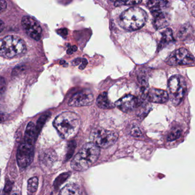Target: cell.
Instances as JSON below:
<instances>
[{
    "mask_svg": "<svg viewBox=\"0 0 195 195\" xmlns=\"http://www.w3.org/2000/svg\"><path fill=\"white\" fill-rule=\"evenodd\" d=\"M53 124L60 136L69 140L77 135L81 122L77 114L72 112H65L57 116Z\"/></svg>",
    "mask_w": 195,
    "mask_h": 195,
    "instance_id": "6da1fadb",
    "label": "cell"
},
{
    "mask_svg": "<svg viewBox=\"0 0 195 195\" xmlns=\"http://www.w3.org/2000/svg\"><path fill=\"white\" fill-rule=\"evenodd\" d=\"M100 153V148L95 143H87L73 158L71 163L72 168L75 171L87 170L96 162Z\"/></svg>",
    "mask_w": 195,
    "mask_h": 195,
    "instance_id": "7a4b0ae2",
    "label": "cell"
},
{
    "mask_svg": "<svg viewBox=\"0 0 195 195\" xmlns=\"http://www.w3.org/2000/svg\"><path fill=\"white\" fill-rule=\"evenodd\" d=\"M146 20L147 15L143 9L133 7L122 12L119 18V24L125 30L133 31L141 28Z\"/></svg>",
    "mask_w": 195,
    "mask_h": 195,
    "instance_id": "3957f363",
    "label": "cell"
},
{
    "mask_svg": "<svg viewBox=\"0 0 195 195\" xmlns=\"http://www.w3.org/2000/svg\"><path fill=\"white\" fill-rule=\"evenodd\" d=\"M26 47L20 37L8 35L0 39V56L10 59L24 54Z\"/></svg>",
    "mask_w": 195,
    "mask_h": 195,
    "instance_id": "277c9868",
    "label": "cell"
},
{
    "mask_svg": "<svg viewBox=\"0 0 195 195\" xmlns=\"http://www.w3.org/2000/svg\"><path fill=\"white\" fill-rule=\"evenodd\" d=\"M168 89L171 103L174 106H178L184 99L187 92L185 79L180 75L172 76L168 81Z\"/></svg>",
    "mask_w": 195,
    "mask_h": 195,
    "instance_id": "5b68a950",
    "label": "cell"
},
{
    "mask_svg": "<svg viewBox=\"0 0 195 195\" xmlns=\"http://www.w3.org/2000/svg\"><path fill=\"white\" fill-rule=\"evenodd\" d=\"M167 6L162 1H154L151 7L150 10L154 17V25L156 29H162L167 28L170 23V16L165 9Z\"/></svg>",
    "mask_w": 195,
    "mask_h": 195,
    "instance_id": "8992f818",
    "label": "cell"
},
{
    "mask_svg": "<svg viewBox=\"0 0 195 195\" xmlns=\"http://www.w3.org/2000/svg\"><path fill=\"white\" fill-rule=\"evenodd\" d=\"M117 138L118 135L114 130L98 129L93 135V143L99 148H107L114 145Z\"/></svg>",
    "mask_w": 195,
    "mask_h": 195,
    "instance_id": "52a82bcc",
    "label": "cell"
},
{
    "mask_svg": "<svg viewBox=\"0 0 195 195\" xmlns=\"http://www.w3.org/2000/svg\"><path fill=\"white\" fill-rule=\"evenodd\" d=\"M195 58L186 49L180 48L172 52L165 62L171 66L189 65L194 64Z\"/></svg>",
    "mask_w": 195,
    "mask_h": 195,
    "instance_id": "ba28073f",
    "label": "cell"
},
{
    "mask_svg": "<svg viewBox=\"0 0 195 195\" xmlns=\"http://www.w3.org/2000/svg\"><path fill=\"white\" fill-rule=\"evenodd\" d=\"M34 144L24 141L18 147L17 153V161L21 168H26L32 163L34 156Z\"/></svg>",
    "mask_w": 195,
    "mask_h": 195,
    "instance_id": "9c48e42d",
    "label": "cell"
},
{
    "mask_svg": "<svg viewBox=\"0 0 195 195\" xmlns=\"http://www.w3.org/2000/svg\"><path fill=\"white\" fill-rule=\"evenodd\" d=\"M21 24L26 34L31 38L36 41H39L41 39V26L34 18L28 16L23 17L21 20Z\"/></svg>",
    "mask_w": 195,
    "mask_h": 195,
    "instance_id": "30bf717a",
    "label": "cell"
},
{
    "mask_svg": "<svg viewBox=\"0 0 195 195\" xmlns=\"http://www.w3.org/2000/svg\"><path fill=\"white\" fill-rule=\"evenodd\" d=\"M94 96L88 89L82 90L74 94L68 101V106L72 107L88 106L93 104Z\"/></svg>",
    "mask_w": 195,
    "mask_h": 195,
    "instance_id": "8fae6325",
    "label": "cell"
},
{
    "mask_svg": "<svg viewBox=\"0 0 195 195\" xmlns=\"http://www.w3.org/2000/svg\"><path fill=\"white\" fill-rule=\"evenodd\" d=\"M115 106L124 112H130L138 108L140 101L138 98L128 95L116 101Z\"/></svg>",
    "mask_w": 195,
    "mask_h": 195,
    "instance_id": "7c38bea8",
    "label": "cell"
},
{
    "mask_svg": "<svg viewBox=\"0 0 195 195\" xmlns=\"http://www.w3.org/2000/svg\"><path fill=\"white\" fill-rule=\"evenodd\" d=\"M146 96L149 101L157 104L165 103L169 99L167 92L164 90L155 88H151L148 90Z\"/></svg>",
    "mask_w": 195,
    "mask_h": 195,
    "instance_id": "4fadbf2b",
    "label": "cell"
},
{
    "mask_svg": "<svg viewBox=\"0 0 195 195\" xmlns=\"http://www.w3.org/2000/svg\"><path fill=\"white\" fill-rule=\"evenodd\" d=\"M37 135L38 134L37 133L34 124L33 122H29L25 132L24 141L34 144Z\"/></svg>",
    "mask_w": 195,
    "mask_h": 195,
    "instance_id": "5bb4252c",
    "label": "cell"
},
{
    "mask_svg": "<svg viewBox=\"0 0 195 195\" xmlns=\"http://www.w3.org/2000/svg\"><path fill=\"white\" fill-rule=\"evenodd\" d=\"M96 104L98 107L104 109H111L114 107L113 104L108 99L107 93L106 92L103 93L98 96Z\"/></svg>",
    "mask_w": 195,
    "mask_h": 195,
    "instance_id": "9a60e30c",
    "label": "cell"
},
{
    "mask_svg": "<svg viewBox=\"0 0 195 195\" xmlns=\"http://www.w3.org/2000/svg\"><path fill=\"white\" fill-rule=\"evenodd\" d=\"M59 195H81V191L77 185L69 184L61 190Z\"/></svg>",
    "mask_w": 195,
    "mask_h": 195,
    "instance_id": "2e32d148",
    "label": "cell"
},
{
    "mask_svg": "<svg viewBox=\"0 0 195 195\" xmlns=\"http://www.w3.org/2000/svg\"><path fill=\"white\" fill-rule=\"evenodd\" d=\"M174 41L173 36V33L170 28H167L163 33H162V36L160 40V42L159 44V48H162L166 45L168 44L169 43L172 42Z\"/></svg>",
    "mask_w": 195,
    "mask_h": 195,
    "instance_id": "e0dca14e",
    "label": "cell"
},
{
    "mask_svg": "<svg viewBox=\"0 0 195 195\" xmlns=\"http://www.w3.org/2000/svg\"><path fill=\"white\" fill-rule=\"evenodd\" d=\"M39 185V180L36 177L31 178L28 181V191L29 194H34L36 192Z\"/></svg>",
    "mask_w": 195,
    "mask_h": 195,
    "instance_id": "ac0fdd59",
    "label": "cell"
},
{
    "mask_svg": "<svg viewBox=\"0 0 195 195\" xmlns=\"http://www.w3.org/2000/svg\"><path fill=\"white\" fill-rule=\"evenodd\" d=\"M50 115V114L49 113H46V114L42 115L41 117L39 119L37 122V125L36 126V129L37 134H39L40 133V132L41 131L42 127L44 126V125L45 124V123L47 122L48 119L49 118Z\"/></svg>",
    "mask_w": 195,
    "mask_h": 195,
    "instance_id": "d6986e66",
    "label": "cell"
},
{
    "mask_svg": "<svg viewBox=\"0 0 195 195\" xmlns=\"http://www.w3.org/2000/svg\"><path fill=\"white\" fill-rule=\"evenodd\" d=\"M181 135V130L179 128H173L171 130L168 136V140L169 141H173L179 138Z\"/></svg>",
    "mask_w": 195,
    "mask_h": 195,
    "instance_id": "ffe728a7",
    "label": "cell"
},
{
    "mask_svg": "<svg viewBox=\"0 0 195 195\" xmlns=\"http://www.w3.org/2000/svg\"><path fill=\"white\" fill-rule=\"evenodd\" d=\"M141 2V1H116L114 2V5L116 7H119V6H122V5H135L136 4H138Z\"/></svg>",
    "mask_w": 195,
    "mask_h": 195,
    "instance_id": "44dd1931",
    "label": "cell"
},
{
    "mask_svg": "<svg viewBox=\"0 0 195 195\" xmlns=\"http://www.w3.org/2000/svg\"><path fill=\"white\" fill-rule=\"evenodd\" d=\"M69 173H63V174L60 175L57 178V179L55 180V182L54 184L55 187H59L61 184H62L69 177Z\"/></svg>",
    "mask_w": 195,
    "mask_h": 195,
    "instance_id": "7402d4cb",
    "label": "cell"
},
{
    "mask_svg": "<svg viewBox=\"0 0 195 195\" xmlns=\"http://www.w3.org/2000/svg\"><path fill=\"white\" fill-rule=\"evenodd\" d=\"M130 133L133 136L135 137H140L142 135L140 129L137 126H134L130 130Z\"/></svg>",
    "mask_w": 195,
    "mask_h": 195,
    "instance_id": "603a6c76",
    "label": "cell"
},
{
    "mask_svg": "<svg viewBox=\"0 0 195 195\" xmlns=\"http://www.w3.org/2000/svg\"><path fill=\"white\" fill-rule=\"evenodd\" d=\"M12 183L10 181H7L2 195H10V192L12 189Z\"/></svg>",
    "mask_w": 195,
    "mask_h": 195,
    "instance_id": "cb8c5ba5",
    "label": "cell"
},
{
    "mask_svg": "<svg viewBox=\"0 0 195 195\" xmlns=\"http://www.w3.org/2000/svg\"><path fill=\"white\" fill-rule=\"evenodd\" d=\"M7 88V82L3 77L0 76V95L3 93Z\"/></svg>",
    "mask_w": 195,
    "mask_h": 195,
    "instance_id": "d4e9b609",
    "label": "cell"
},
{
    "mask_svg": "<svg viewBox=\"0 0 195 195\" xmlns=\"http://www.w3.org/2000/svg\"><path fill=\"white\" fill-rule=\"evenodd\" d=\"M7 8V3L5 1L0 0V13L3 12Z\"/></svg>",
    "mask_w": 195,
    "mask_h": 195,
    "instance_id": "484cf974",
    "label": "cell"
},
{
    "mask_svg": "<svg viewBox=\"0 0 195 195\" xmlns=\"http://www.w3.org/2000/svg\"><path fill=\"white\" fill-rule=\"evenodd\" d=\"M5 120V112H4L2 106L0 105V122Z\"/></svg>",
    "mask_w": 195,
    "mask_h": 195,
    "instance_id": "4316f807",
    "label": "cell"
},
{
    "mask_svg": "<svg viewBox=\"0 0 195 195\" xmlns=\"http://www.w3.org/2000/svg\"><path fill=\"white\" fill-rule=\"evenodd\" d=\"M57 33L61 35V36H63V37H65L67 34H68V31L65 28H63V29H59L58 31H57Z\"/></svg>",
    "mask_w": 195,
    "mask_h": 195,
    "instance_id": "83f0119b",
    "label": "cell"
},
{
    "mask_svg": "<svg viewBox=\"0 0 195 195\" xmlns=\"http://www.w3.org/2000/svg\"><path fill=\"white\" fill-rule=\"evenodd\" d=\"M88 64V61L87 59L85 58H83L82 59L81 63L80 64V65L79 66V69L81 70H83Z\"/></svg>",
    "mask_w": 195,
    "mask_h": 195,
    "instance_id": "f1b7e54d",
    "label": "cell"
},
{
    "mask_svg": "<svg viewBox=\"0 0 195 195\" xmlns=\"http://www.w3.org/2000/svg\"><path fill=\"white\" fill-rule=\"evenodd\" d=\"M77 48L76 47V46H75V45L72 46V47H69L67 50V53L68 55H71L74 52H75L77 50Z\"/></svg>",
    "mask_w": 195,
    "mask_h": 195,
    "instance_id": "f546056e",
    "label": "cell"
},
{
    "mask_svg": "<svg viewBox=\"0 0 195 195\" xmlns=\"http://www.w3.org/2000/svg\"><path fill=\"white\" fill-rule=\"evenodd\" d=\"M82 59L80 58H76L73 60L72 61V64L74 66H77V65H80L81 63Z\"/></svg>",
    "mask_w": 195,
    "mask_h": 195,
    "instance_id": "4dcf8cb0",
    "label": "cell"
},
{
    "mask_svg": "<svg viewBox=\"0 0 195 195\" xmlns=\"http://www.w3.org/2000/svg\"><path fill=\"white\" fill-rule=\"evenodd\" d=\"M4 29V22L0 20V33Z\"/></svg>",
    "mask_w": 195,
    "mask_h": 195,
    "instance_id": "1f68e13d",
    "label": "cell"
}]
</instances>
